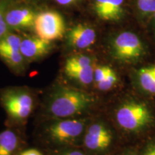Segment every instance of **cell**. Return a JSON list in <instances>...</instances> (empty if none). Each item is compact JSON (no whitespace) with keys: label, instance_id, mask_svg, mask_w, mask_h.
<instances>
[{"label":"cell","instance_id":"cell-1","mask_svg":"<svg viewBox=\"0 0 155 155\" xmlns=\"http://www.w3.org/2000/svg\"><path fill=\"white\" fill-rule=\"evenodd\" d=\"M106 50L113 61L124 65L140 63L150 53V48L140 33L127 28H120L108 35Z\"/></svg>","mask_w":155,"mask_h":155},{"label":"cell","instance_id":"cell-2","mask_svg":"<svg viewBox=\"0 0 155 155\" xmlns=\"http://www.w3.org/2000/svg\"><path fill=\"white\" fill-rule=\"evenodd\" d=\"M95 101V97L88 93L61 87L50 97L48 111L56 118L67 119L87 111Z\"/></svg>","mask_w":155,"mask_h":155},{"label":"cell","instance_id":"cell-3","mask_svg":"<svg viewBox=\"0 0 155 155\" xmlns=\"http://www.w3.org/2000/svg\"><path fill=\"white\" fill-rule=\"evenodd\" d=\"M118 125L129 132H139L148 128L154 121V116L146 104L129 101L121 104L116 111Z\"/></svg>","mask_w":155,"mask_h":155},{"label":"cell","instance_id":"cell-4","mask_svg":"<svg viewBox=\"0 0 155 155\" xmlns=\"http://www.w3.org/2000/svg\"><path fill=\"white\" fill-rule=\"evenodd\" d=\"M90 9L101 24L122 26L134 20L130 0H91Z\"/></svg>","mask_w":155,"mask_h":155},{"label":"cell","instance_id":"cell-5","mask_svg":"<svg viewBox=\"0 0 155 155\" xmlns=\"http://www.w3.org/2000/svg\"><path fill=\"white\" fill-rule=\"evenodd\" d=\"M34 28L39 38L50 42L63 38L67 30L64 17L54 10L37 15Z\"/></svg>","mask_w":155,"mask_h":155},{"label":"cell","instance_id":"cell-6","mask_svg":"<svg viewBox=\"0 0 155 155\" xmlns=\"http://www.w3.org/2000/svg\"><path fill=\"white\" fill-rule=\"evenodd\" d=\"M65 42L70 49L77 51L88 50L96 43L98 38L97 28L91 23L78 22L65 32Z\"/></svg>","mask_w":155,"mask_h":155},{"label":"cell","instance_id":"cell-7","mask_svg":"<svg viewBox=\"0 0 155 155\" xmlns=\"http://www.w3.org/2000/svg\"><path fill=\"white\" fill-rule=\"evenodd\" d=\"M2 101L9 115L16 120L27 119L33 109V98L28 92L24 91L5 92Z\"/></svg>","mask_w":155,"mask_h":155},{"label":"cell","instance_id":"cell-8","mask_svg":"<svg viewBox=\"0 0 155 155\" xmlns=\"http://www.w3.org/2000/svg\"><path fill=\"white\" fill-rule=\"evenodd\" d=\"M85 129V120L64 119L54 122L48 127V133L53 141L61 144L74 142Z\"/></svg>","mask_w":155,"mask_h":155},{"label":"cell","instance_id":"cell-9","mask_svg":"<svg viewBox=\"0 0 155 155\" xmlns=\"http://www.w3.org/2000/svg\"><path fill=\"white\" fill-rule=\"evenodd\" d=\"M113 137L111 131L101 123H95L87 129L83 143L88 150L99 152L106 150L111 144Z\"/></svg>","mask_w":155,"mask_h":155},{"label":"cell","instance_id":"cell-10","mask_svg":"<svg viewBox=\"0 0 155 155\" xmlns=\"http://www.w3.org/2000/svg\"><path fill=\"white\" fill-rule=\"evenodd\" d=\"M36 16L37 14L30 7H9L6 14V22L9 29L25 30L34 27Z\"/></svg>","mask_w":155,"mask_h":155},{"label":"cell","instance_id":"cell-11","mask_svg":"<svg viewBox=\"0 0 155 155\" xmlns=\"http://www.w3.org/2000/svg\"><path fill=\"white\" fill-rule=\"evenodd\" d=\"M52 48L51 42L39 37H28L22 39L21 42L19 52L25 59H38L49 53Z\"/></svg>","mask_w":155,"mask_h":155},{"label":"cell","instance_id":"cell-12","mask_svg":"<svg viewBox=\"0 0 155 155\" xmlns=\"http://www.w3.org/2000/svg\"><path fill=\"white\" fill-rule=\"evenodd\" d=\"M134 21L145 28L155 12V0H130Z\"/></svg>","mask_w":155,"mask_h":155},{"label":"cell","instance_id":"cell-13","mask_svg":"<svg viewBox=\"0 0 155 155\" xmlns=\"http://www.w3.org/2000/svg\"><path fill=\"white\" fill-rule=\"evenodd\" d=\"M137 78L142 90L155 95V64L141 68L137 72Z\"/></svg>","mask_w":155,"mask_h":155},{"label":"cell","instance_id":"cell-14","mask_svg":"<svg viewBox=\"0 0 155 155\" xmlns=\"http://www.w3.org/2000/svg\"><path fill=\"white\" fill-rule=\"evenodd\" d=\"M18 137L12 131L0 133V155H12L18 146Z\"/></svg>","mask_w":155,"mask_h":155},{"label":"cell","instance_id":"cell-15","mask_svg":"<svg viewBox=\"0 0 155 155\" xmlns=\"http://www.w3.org/2000/svg\"><path fill=\"white\" fill-rule=\"evenodd\" d=\"M95 67H96V65H91L87 67L81 68L70 70L65 72L69 78L74 79L81 84L87 86L94 81Z\"/></svg>","mask_w":155,"mask_h":155},{"label":"cell","instance_id":"cell-16","mask_svg":"<svg viewBox=\"0 0 155 155\" xmlns=\"http://www.w3.org/2000/svg\"><path fill=\"white\" fill-rule=\"evenodd\" d=\"M96 64V58L94 56L86 54L78 53L68 58L65 64V71L81 68Z\"/></svg>","mask_w":155,"mask_h":155},{"label":"cell","instance_id":"cell-17","mask_svg":"<svg viewBox=\"0 0 155 155\" xmlns=\"http://www.w3.org/2000/svg\"><path fill=\"white\" fill-rule=\"evenodd\" d=\"M0 57L12 67L19 68L24 63L25 58L19 51L10 50H0Z\"/></svg>","mask_w":155,"mask_h":155},{"label":"cell","instance_id":"cell-18","mask_svg":"<svg viewBox=\"0 0 155 155\" xmlns=\"http://www.w3.org/2000/svg\"><path fill=\"white\" fill-rule=\"evenodd\" d=\"M22 38L15 34L7 33L0 39V50H10L19 51Z\"/></svg>","mask_w":155,"mask_h":155},{"label":"cell","instance_id":"cell-19","mask_svg":"<svg viewBox=\"0 0 155 155\" xmlns=\"http://www.w3.org/2000/svg\"><path fill=\"white\" fill-rule=\"evenodd\" d=\"M11 6V0H0V39L9 32V27L6 22V14Z\"/></svg>","mask_w":155,"mask_h":155},{"label":"cell","instance_id":"cell-20","mask_svg":"<svg viewBox=\"0 0 155 155\" xmlns=\"http://www.w3.org/2000/svg\"><path fill=\"white\" fill-rule=\"evenodd\" d=\"M117 75L114 70L111 69L104 81L96 83L97 88L101 91H108L115 86L116 83H117Z\"/></svg>","mask_w":155,"mask_h":155},{"label":"cell","instance_id":"cell-21","mask_svg":"<svg viewBox=\"0 0 155 155\" xmlns=\"http://www.w3.org/2000/svg\"><path fill=\"white\" fill-rule=\"evenodd\" d=\"M111 69V68L108 66V65H99V66L95 67L94 73V82L98 83L104 81Z\"/></svg>","mask_w":155,"mask_h":155},{"label":"cell","instance_id":"cell-22","mask_svg":"<svg viewBox=\"0 0 155 155\" xmlns=\"http://www.w3.org/2000/svg\"><path fill=\"white\" fill-rule=\"evenodd\" d=\"M58 5L64 7H71L77 5L83 0H54Z\"/></svg>","mask_w":155,"mask_h":155},{"label":"cell","instance_id":"cell-23","mask_svg":"<svg viewBox=\"0 0 155 155\" xmlns=\"http://www.w3.org/2000/svg\"><path fill=\"white\" fill-rule=\"evenodd\" d=\"M145 29H147L149 32H150L155 39V12L150 18Z\"/></svg>","mask_w":155,"mask_h":155},{"label":"cell","instance_id":"cell-24","mask_svg":"<svg viewBox=\"0 0 155 155\" xmlns=\"http://www.w3.org/2000/svg\"><path fill=\"white\" fill-rule=\"evenodd\" d=\"M20 155H42V154L35 149H30L24 151Z\"/></svg>","mask_w":155,"mask_h":155},{"label":"cell","instance_id":"cell-25","mask_svg":"<svg viewBox=\"0 0 155 155\" xmlns=\"http://www.w3.org/2000/svg\"><path fill=\"white\" fill-rule=\"evenodd\" d=\"M144 155H155L154 144L150 145V146L147 147V149L144 152Z\"/></svg>","mask_w":155,"mask_h":155},{"label":"cell","instance_id":"cell-26","mask_svg":"<svg viewBox=\"0 0 155 155\" xmlns=\"http://www.w3.org/2000/svg\"><path fill=\"white\" fill-rule=\"evenodd\" d=\"M61 155H85V154L81 152H80V151L73 150V151H71V152H65Z\"/></svg>","mask_w":155,"mask_h":155},{"label":"cell","instance_id":"cell-27","mask_svg":"<svg viewBox=\"0 0 155 155\" xmlns=\"http://www.w3.org/2000/svg\"><path fill=\"white\" fill-rule=\"evenodd\" d=\"M28 1H30V2H37V1H39V0H28Z\"/></svg>","mask_w":155,"mask_h":155},{"label":"cell","instance_id":"cell-28","mask_svg":"<svg viewBox=\"0 0 155 155\" xmlns=\"http://www.w3.org/2000/svg\"><path fill=\"white\" fill-rule=\"evenodd\" d=\"M154 152H155V144H154Z\"/></svg>","mask_w":155,"mask_h":155}]
</instances>
